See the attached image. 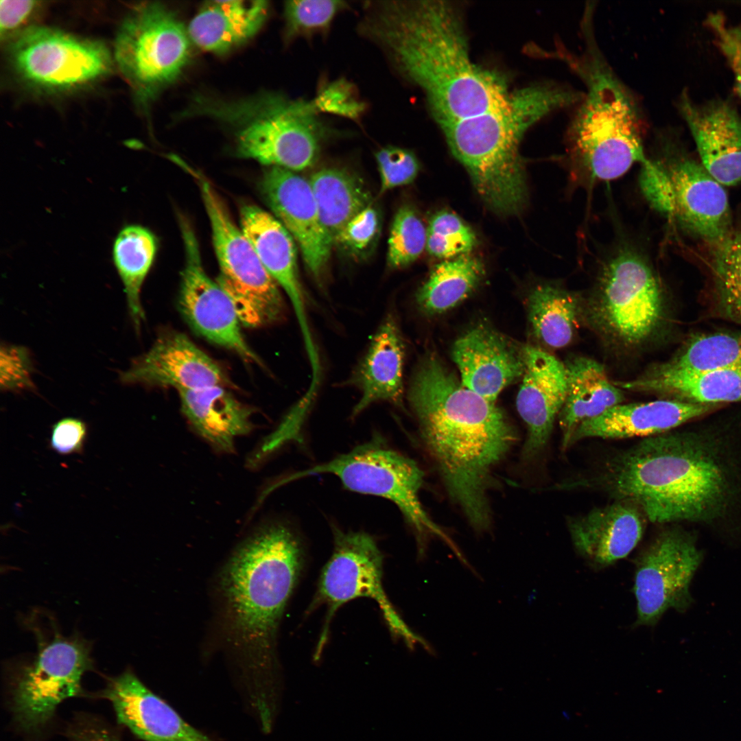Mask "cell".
I'll return each mask as SVG.
<instances>
[{"mask_svg": "<svg viewBox=\"0 0 741 741\" xmlns=\"http://www.w3.org/2000/svg\"><path fill=\"white\" fill-rule=\"evenodd\" d=\"M361 28L422 89L441 128L497 107L511 93L504 78L471 60L462 18L450 2H378L368 6Z\"/></svg>", "mask_w": 741, "mask_h": 741, "instance_id": "cell-1", "label": "cell"}, {"mask_svg": "<svg viewBox=\"0 0 741 741\" xmlns=\"http://www.w3.org/2000/svg\"><path fill=\"white\" fill-rule=\"evenodd\" d=\"M408 400L451 499L473 527L486 528L493 471L515 442L514 428L494 402L467 388L434 357L417 368Z\"/></svg>", "mask_w": 741, "mask_h": 741, "instance_id": "cell-2", "label": "cell"}, {"mask_svg": "<svg viewBox=\"0 0 741 741\" xmlns=\"http://www.w3.org/2000/svg\"><path fill=\"white\" fill-rule=\"evenodd\" d=\"M305 564L302 544L287 527L271 524L248 537L221 574L227 628L240 662L246 700L272 702L278 629Z\"/></svg>", "mask_w": 741, "mask_h": 741, "instance_id": "cell-3", "label": "cell"}, {"mask_svg": "<svg viewBox=\"0 0 741 741\" xmlns=\"http://www.w3.org/2000/svg\"><path fill=\"white\" fill-rule=\"evenodd\" d=\"M718 450L696 434L668 432L615 454L595 476L567 487L599 489L632 501L653 523L707 521L724 512L731 496Z\"/></svg>", "mask_w": 741, "mask_h": 741, "instance_id": "cell-4", "label": "cell"}, {"mask_svg": "<svg viewBox=\"0 0 741 741\" xmlns=\"http://www.w3.org/2000/svg\"><path fill=\"white\" fill-rule=\"evenodd\" d=\"M583 96L566 85L537 84L511 92L502 104L442 127L452 154L495 213H519L527 201L519 152L526 132L550 113L574 106Z\"/></svg>", "mask_w": 741, "mask_h": 741, "instance_id": "cell-5", "label": "cell"}, {"mask_svg": "<svg viewBox=\"0 0 741 741\" xmlns=\"http://www.w3.org/2000/svg\"><path fill=\"white\" fill-rule=\"evenodd\" d=\"M583 32L582 54L565 55L586 89L566 130L565 155L584 180H611L646 161L644 120L636 97L599 49L592 24H584Z\"/></svg>", "mask_w": 741, "mask_h": 741, "instance_id": "cell-6", "label": "cell"}, {"mask_svg": "<svg viewBox=\"0 0 741 741\" xmlns=\"http://www.w3.org/2000/svg\"><path fill=\"white\" fill-rule=\"evenodd\" d=\"M189 111L228 127L239 156L296 172L315 163L322 141L331 133L310 100L277 93L236 101L198 96Z\"/></svg>", "mask_w": 741, "mask_h": 741, "instance_id": "cell-7", "label": "cell"}, {"mask_svg": "<svg viewBox=\"0 0 741 741\" xmlns=\"http://www.w3.org/2000/svg\"><path fill=\"white\" fill-rule=\"evenodd\" d=\"M183 167L197 182L209 218L220 267L216 282L232 301L242 325L258 328L279 321L284 316L285 303L279 285L231 219L211 183L186 163Z\"/></svg>", "mask_w": 741, "mask_h": 741, "instance_id": "cell-8", "label": "cell"}, {"mask_svg": "<svg viewBox=\"0 0 741 741\" xmlns=\"http://www.w3.org/2000/svg\"><path fill=\"white\" fill-rule=\"evenodd\" d=\"M590 307L596 327L621 346H636L651 338L664 316L661 283L647 259L623 248L604 264Z\"/></svg>", "mask_w": 741, "mask_h": 741, "instance_id": "cell-9", "label": "cell"}, {"mask_svg": "<svg viewBox=\"0 0 741 741\" xmlns=\"http://www.w3.org/2000/svg\"><path fill=\"white\" fill-rule=\"evenodd\" d=\"M187 28L166 5L136 6L115 38V58L141 102H148L176 81L190 57Z\"/></svg>", "mask_w": 741, "mask_h": 741, "instance_id": "cell-10", "label": "cell"}, {"mask_svg": "<svg viewBox=\"0 0 741 741\" xmlns=\"http://www.w3.org/2000/svg\"><path fill=\"white\" fill-rule=\"evenodd\" d=\"M332 554L323 567L309 611L324 605L327 613L315 657L322 653L331 621L338 609L350 600L368 598L379 606L391 633L409 648L427 645L403 622L388 599L383 586V555L375 539L363 532L333 531Z\"/></svg>", "mask_w": 741, "mask_h": 741, "instance_id": "cell-11", "label": "cell"}, {"mask_svg": "<svg viewBox=\"0 0 741 741\" xmlns=\"http://www.w3.org/2000/svg\"><path fill=\"white\" fill-rule=\"evenodd\" d=\"M318 473L338 478L351 491L381 497L393 502L419 537L433 534L455 549L450 538L427 515L419 493L423 471L412 459L384 445L380 440L359 445L344 455L294 474L290 480Z\"/></svg>", "mask_w": 741, "mask_h": 741, "instance_id": "cell-12", "label": "cell"}, {"mask_svg": "<svg viewBox=\"0 0 741 741\" xmlns=\"http://www.w3.org/2000/svg\"><path fill=\"white\" fill-rule=\"evenodd\" d=\"M88 643L56 633L38 642L32 661L19 670L12 690V709L19 727L28 733L43 729L57 707L82 694L81 679L92 667Z\"/></svg>", "mask_w": 741, "mask_h": 741, "instance_id": "cell-13", "label": "cell"}, {"mask_svg": "<svg viewBox=\"0 0 741 741\" xmlns=\"http://www.w3.org/2000/svg\"><path fill=\"white\" fill-rule=\"evenodd\" d=\"M674 134L662 130L656 137L655 158L665 174L659 212L716 245L732 226L726 191L702 165L681 151Z\"/></svg>", "mask_w": 741, "mask_h": 741, "instance_id": "cell-14", "label": "cell"}, {"mask_svg": "<svg viewBox=\"0 0 741 741\" xmlns=\"http://www.w3.org/2000/svg\"><path fill=\"white\" fill-rule=\"evenodd\" d=\"M702 558L686 531L670 528L655 537L634 559L635 626H655L667 610L683 612L690 607V585Z\"/></svg>", "mask_w": 741, "mask_h": 741, "instance_id": "cell-15", "label": "cell"}, {"mask_svg": "<svg viewBox=\"0 0 741 741\" xmlns=\"http://www.w3.org/2000/svg\"><path fill=\"white\" fill-rule=\"evenodd\" d=\"M11 62L29 84L48 90H65L92 82L111 66L101 43L44 27L25 30L12 44Z\"/></svg>", "mask_w": 741, "mask_h": 741, "instance_id": "cell-16", "label": "cell"}, {"mask_svg": "<svg viewBox=\"0 0 741 741\" xmlns=\"http://www.w3.org/2000/svg\"><path fill=\"white\" fill-rule=\"evenodd\" d=\"M180 222L185 255L178 301L183 317L205 340L233 351L246 362L261 365L259 357L243 335L232 301L205 272L191 226L185 219Z\"/></svg>", "mask_w": 741, "mask_h": 741, "instance_id": "cell-17", "label": "cell"}, {"mask_svg": "<svg viewBox=\"0 0 741 741\" xmlns=\"http://www.w3.org/2000/svg\"><path fill=\"white\" fill-rule=\"evenodd\" d=\"M261 189L276 217L297 243L307 268L319 280L334 244L321 222L309 180L296 172L269 167Z\"/></svg>", "mask_w": 741, "mask_h": 741, "instance_id": "cell-18", "label": "cell"}, {"mask_svg": "<svg viewBox=\"0 0 741 741\" xmlns=\"http://www.w3.org/2000/svg\"><path fill=\"white\" fill-rule=\"evenodd\" d=\"M120 380L126 384L172 387L178 391L233 386L217 362L178 331L158 336L150 349L121 373Z\"/></svg>", "mask_w": 741, "mask_h": 741, "instance_id": "cell-19", "label": "cell"}, {"mask_svg": "<svg viewBox=\"0 0 741 741\" xmlns=\"http://www.w3.org/2000/svg\"><path fill=\"white\" fill-rule=\"evenodd\" d=\"M677 109L693 137L705 170L722 185L741 183V115L728 100L695 102L681 92Z\"/></svg>", "mask_w": 741, "mask_h": 741, "instance_id": "cell-20", "label": "cell"}, {"mask_svg": "<svg viewBox=\"0 0 741 741\" xmlns=\"http://www.w3.org/2000/svg\"><path fill=\"white\" fill-rule=\"evenodd\" d=\"M523 352L525 369L516 403L528 430L524 455L532 458L550 437L567 397V377L565 364L550 353L531 346Z\"/></svg>", "mask_w": 741, "mask_h": 741, "instance_id": "cell-21", "label": "cell"}, {"mask_svg": "<svg viewBox=\"0 0 741 741\" xmlns=\"http://www.w3.org/2000/svg\"><path fill=\"white\" fill-rule=\"evenodd\" d=\"M241 229L261 263L290 299L307 355L317 351L300 282L294 239L274 216L257 206L245 204L240 209Z\"/></svg>", "mask_w": 741, "mask_h": 741, "instance_id": "cell-22", "label": "cell"}, {"mask_svg": "<svg viewBox=\"0 0 741 741\" xmlns=\"http://www.w3.org/2000/svg\"><path fill=\"white\" fill-rule=\"evenodd\" d=\"M102 696L117 720L144 741H213L186 722L130 670L111 679Z\"/></svg>", "mask_w": 741, "mask_h": 741, "instance_id": "cell-23", "label": "cell"}, {"mask_svg": "<svg viewBox=\"0 0 741 741\" xmlns=\"http://www.w3.org/2000/svg\"><path fill=\"white\" fill-rule=\"evenodd\" d=\"M452 357L463 385L493 402L525 369L523 347L482 325L455 342Z\"/></svg>", "mask_w": 741, "mask_h": 741, "instance_id": "cell-24", "label": "cell"}, {"mask_svg": "<svg viewBox=\"0 0 741 741\" xmlns=\"http://www.w3.org/2000/svg\"><path fill=\"white\" fill-rule=\"evenodd\" d=\"M646 516L635 502L618 499L570 519L573 545L593 567L604 568L626 557L644 534Z\"/></svg>", "mask_w": 741, "mask_h": 741, "instance_id": "cell-25", "label": "cell"}, {"mask_svg": "<svg viewBox=\"0 0 741 741\" xmlns=\"http://www.w3.org/2000/svg\"><path fill=\"white\" fill-rule=\"evenodd\" d=\"M718 406L673 399L620 403L579 425L570 438L569 447L586 438L620 439L659 435L703 416Z\"/></svg>", "mask_w": 741, "mask_h": 741, "instance_id": "cell-26", "label": "cell"}, {"mask_svg": "<svg viewBox=\"0 0 741 741\" xmlns=\"http://www.w3.org/2000/svg\"><path fill=\"white\" fill-rule=\"evenodd\" d=\"M403 364V339L395 318L389 314L349 379L361 395L353 409V416L377 402L402 406Z\"/></svg>", "mask_w": 741, "mask_h": 741, "instance_id": "cell-27", "label": "cell"}, {"mask_svg": "<svg viewBox=\"0 0 741 741\" xmlns=\"http://www.w3.org/2000/svg\"><path fill=\"white\" fill-rule=\"evenodd\" d=\"M181 410L193 429L215 449L231 453L237 438L252 429L253 410L226 387L179 390Z\"/></svg>", "mask_w": 741, "mask_h": 741, "instance_id": "cell-28", "label": "cell"}, {"mask_svg": "<svg viewBox=\"0 0 741 741\" xmlns=\"http://www.w3.org/2000/svg\"><path fill=\"white\" fill-rule=\"evenodd\" d=\"M614 384L622 389L655 392L673 400L720 405L741 401V366L686 373L661 364L637 379Z\"/></svg>", "mask_w": 741, "mask_h": 741, "instance_id": "cell-29", "label": "cell"}, {"mask_svg": "<svg viewBox=\"0 0 741 741\" xmlns=\"http://www.w3.org/2000/svg\"><path fill=\"white\" fill-rule=\"evenodd\" d=\"M266 1L228 0L207 2L187 27L192 43L202 49L225 53L251 38L268 14Z\"/></svg>", "mask_w": 741, "mask_h": 741, "instance_id": "cell-30", "label": "cell"}, {"mask_svg": "<svg viewBox=\"0 0 741 741\" xmlns=\"http://www.w3.org/2000/svg\"><path fill=\"white\" fill-rule=\"evenodd\" d=\"M567 392L558 414L562 447L582 423L597 417L624 400L621 388L609 379L603 366L594 360L575 357L565 364Z\"/></svg>", "mask_w": 741, "mask_h": 741, "instance_id": "cell-31", "label": "cell"}, {"mask_svg": "<svg viewBox=\"0 0 741 741\" xmlns=\"http://www.w3.org/2000/svg\"><path fill=\"white\" fill-rule=\"evenodd\" d=\"M321 222L333 244L356 215L370 205L371 197L362 181L337 167H325L309 179Z\"/></svg>", "mask_w": 741, "mask_h": 741, "instance_id": "cell-32", "label": "cell"}, {"mask_svg": "<svg viewBox=\"0 0 741 741\" xmlns=\"http://www.w3.org/2000/svg\"><path fill=\"white\" fill-rule=\"evenodd\" d=\"M156 250L157 240L152 232L137 224L124 226L113 246V262L124 285L130 316L138 331L145 320L141 288Z\"/></svg>", "mask_w": 741, "mask_h": 741, "instance_id": "cell-33", "label": "cell"}, {"mask_svg": "<svg viewBox=\"0 0 741 741\" xmlns=\"http://www.w3.org/2000/svg\"><path fill=\"white\" fill-rule=\"evenodd\" d=\"M484 274L482 263L463 255L436 265L419 289L416 301L428 314L445 311L465 299Z\"/></svg>", "mask_w": 741, "mask_h": 741, "instance_id": "cell-34", "label": "cell"}, {"mask_svg": "<svg viewBox=\"0 0 741 741\" xmlns=\"http://www.w3.org/2000/svg\"><path fill=\"white\" fill-rule=\"evenodd\" d=\"M533 332L546 346L561 349L568 345L577 325L578 301L568 291L554 285L534 287L528 300Z\"/></svg>", "mask_w": 741, "mask_h": 741, "instance_id": "cell-35", "label": "cell"}, {"mask_svg": "<svg viewBox=\"0 0 741 741\" xmlns=\"http://www.w3.org/2000/svg\"><path fill=\"white\" fill-rule=\"evenodd\" d=\"M665 367L686 373L741 366V333H716L691 339Z\"/></svg>", "mask_w": 741, "mask_h": 741, "instance_id": "cell-36", "label": "cell"}, {"mask_svg": "<svg viewBox=\"0 0 741 741\" xmlns=\"http://www.w3.org/2000/svg\"><path fill=\"white\" fill-rule=\"evenodd\" d=\"M713 276L720 312L741 325V220L716 244Z\"/></svg>", "mask_w": 741, "mask_h": 741, "instance_id": "cell-37", "label": "cell"}, {"mask_svg": "<svg viewBox=\"0 0 741 741\" xmlns=\"http://www.w3.org/2000/svg\"><path fill=\"white\" fill-rule=\"evenodd\" d=\"M427 229L416 212L409 206L401 207L395 216L388 239L387 261L391 268L414 262L426 248Z\"/></svg>", "mask_w": 741, "mask_h": 741, "instance_id": "cell-38", "label": "cell"}, {"mask_svg": "<svg viewBox=\"0 0 741 741\" xmlns=\"http://www.w3.org/2000/svg\"><path fill=\"white\" fill-rule=\"evenodd\" d=\"M347 7L337 0L287 1L284 5L286 38L326 33L335 17Z\"/></svg>", "mask_w": 741, "mask_h": 741, "instance_id": "cell-39", "label": "cell"}, {"mask_svg": "<svg viewBox=\"0 0 741 741\" xmlns=\"http://www.w3.org/2000/svg\"><path fill=\"white\" fill-rule=\"evenodd\" d=\"M475 244L473 231L456 215L441 211L431 218L425 248L431 255L453 259L467 255Z\"/></svg>", "mask_w": 741, "mask_h": 741, "instance_id": "cell-40", "label": "cell"}, {"mask_svg": "<svg viewBox=\"0 0 741 741\" xmlns=\"http://www.w3.org/2000/svg\"><path fill=\"white\" fill-rule=\"evenodd\" d=\"M310 102L319 115L327 113L355 121L361 120L366 110L357 89L344 78L322 82Z\"/></svg>", "mask_w": 741, "mask_h": 741, "instance_id": "cell-41", "label": "cell"}, {"mask_svg": "<svg viewBox=\"0 0 741 741\" xmlns=\"http://www.w3.org/2000/svg\"><path fill=\"white\" fill-rule=\"evenodd\" d=\"M380 176V192L411 183L416 177L419 165L415 155L406 149L386 146L375 153Z\"/></svg>", "mask_w": 741, "mask_h": 741, "instance_id": "cell-42", "label": "cell"}, {"mask_svg": "<svg viewBox=\"0 0 741 741\" xmlns=\"http://www.w3.org/2000/svg\"><path fill=\"white\" fill-rule=\"evenodd\" d=\"M704 25L729 64L733 75L735 91L741 99V24L729 23L725 14L717 11L708 14Z\"/></svg>", "mask_w": 741, "mask_h": 741, "instance_id": "cell-43", "label": "cell"}, {"mask_svg": "<svg viewBox=\"0 0 741 741\" xmlns=\"http://www.w3.org/2000/svg\"><path fill=\"white\" fill-rule=\"evenodd\" d=\"M0 384L5 392L32 391L33 364L30 353L23 346L1 344L0 350Z\"/></svg>", "mask_w": 741, "mask_h": 741, "instance_id": "cell-44", "label": "cell"}, {"mask_svg": "<svg viewBox=\"0 0 741 741\" xmlns=\"http://www.w3.org/2000/svg\"><path fill=\"white\" fill-rule=\"evenodd\" d=\"M379 215L370 204L356 215L336 237L334 244L358 255L366 251L379 231Z\"/></svg>", "mask_w": 741, "mask_h": 741, "instance_id": "cell-45", "label": "cell"}, {"mask_svg": "<svg viewBox=\"0 0 741 741\" xmlns=\"http://www.w3.org/2000/svg\"><path fill=\"white\" fill-rule=\"evenodd\" d=\"M88 427L80 419L66 417L56 422L51 430L49 445L60 455L82 454Z\"/></svg>", "mask_w": 741, "mask_h": 741, "instance_id": "cell-46", "label": "cell"}, {"mask_svg": "<svg viewBox=\"0 0 741 741\" xmlns=\"http://www.w3.org/2000/svg\"><path fill=\"white\" fill-rule=\"evenodd\" d=\"M39 2L30 0H2L0 2V33L1 38L9 36L21 27L38 6Z\"/></svg>", "mask_w": 741, "mask_h": 741, "instance_id": "cell-47", "label": "cell"}, {"mask_svg": "<svg viewBox=\"0 0 741 741\" xmlns=\"http://www.w3.org/2000/svg\"><path fill=\"white\" fill-rule=\"evenodd\" d=\"M69 741H119L107 725L91 716H82L68 731Z\"/></svg>", "mask_w": 741, "mask_h": 741, "instance_id": "cell-48", "label": "cell"}]
</instances>
